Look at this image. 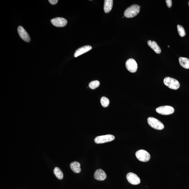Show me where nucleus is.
Returning a JSON list of instances; mask_svg holds the SVG:
<instances>
[{
    "instance_id": "obj_1",
    "label": "nucleus",
    "mask_w": 189,
    "mask_h": 189,
    "mask_svg": "<svg viewBox=\"0 0 189 189\" xmlns=\"http://www.w3.org/2000/svg\"><path fill=\"white\" fill-rule=\"evenodd\" d=\"M141 7L136 4H134L126 9L124 12V17L127 18H132L139 13Z\"/></svg>"
},
{
    "instance_id": "obj_2",
    "label": "nucleus",
    "mask_w": 189,
    "mask_h": 189,
    "mask_svg": "<svg viewBox=\"0 0 189 189\" xmlns=\"http://www.w3.org/2000/svg\"><path fill=\"white\" fill-rule=\"evenodd\" d=\"M164 83L170 89L173 90L178 89L180 86V83L178 80L170 77H166L164 80Z\"/></svg>"
},
{
    "instance_id": "obj_3",
    "label": "nucleus",
    "mask_w": 189,
    "mask_h": 189,
    "mask_svg": "<svg viewBox=\"0 0 189 189\" xmlns=\"http://www.w3.org/2000/svg\"><path fill=\"white\" fill-rule=\"evenodd\" d=\"M147 123L151 127L157 130H162L164 126L162 123L155 118L149 117L148 118Z\"/></svg>"
},
{
    "instance_id": "obj_4",
    "label": "nucleus",
    "mask_w": 189,
    "mask_h": 189,
    "mask_svg": "<svg viewBox=\"0 0 189 189\" xmlns=\"http://www.w3.org/2000/svg\"><path fill=\"white\" fill-rule=\"evenodd\" d=\"M135 156L140 161L144 162L149 161L151 158L150 154L149 153L144 149H140L137 151L135 153Z\"/></svg>"
},
{
    "instance_id": "obj_5",
    "label": "nucleus",
    "mask_w": 189,
    "mask_h": 189,
    "mask_svg": "<svg viewBox=\"0 0 189 189\" xmlns=\"http://www.w3.org/2000/svg\"><path fill=\"white\" fill-rule=\"evenodd\" d=\"M156 111L159 114L168 115L172 114L174 112V108L172 107L165 105V106H161L156 108Z\"/></svg>"
},
{
    "instance_id": "obj_6",
    "label": "nucleus",
    "mask_w": 189,
    "mask_h": 189,
    "mask_svg": "<svg viewBox=\"0 0 189 189\" xmlns=\"http://www.w3.org/2000/svg\"><path fill=\"white\" fill-rule=\"evenodd\" d=\"M115 139V137L114 135H107L97 137L94 139V141L97 144H100L113 141Z\"/></svg>"
},
{
    "instance_id": "obj_7",
    "label": "nucleus",
    "mask_w": 189,
    "mask_h": 189,
    "mask_svg": "<svg viewBox=\"0 0 189 189\" xmlns=\"http://www.w3.org/2000/svg\"><path fill=\"white\" fill-rule=\"evenodd\" d=\"M127 70L132 73L136 72L138 69V65L136 61L133 59L127 60L125 63Z\"/></svg>"
},
{
    "instance_id": "obj_8",
    "label": "nucleus",
    "mask_w": 189,
    "mask_h": 189,
    "mask_svg": "<svg viewBox=\"0 0 189 189\" xmlns=\"http://www.w3.org/2000/svg\"><path fill=\"white\" fill-rule=\"evenodd\" d=\"M126 177L128 182L132 185H138L141 182V179L135 173L132 172L129 173H127Z\"/></svg>"
},
{
    "instance_id": "obj_9",
    "label": "nucleus",
    "mask_w": 189,
    "mask_h": 189,
    "mask_svg": "<svg viewBox=\"0 0 189 189\" xmlns=\"http://www.w3.org/2000/svg\"><path fill=\"white\" fill-rule=\"evenodd\" d=\"M51 23L57 27H63L67 25V21L65 19L60 17H58L52 19Z\"/></svg>"
},
{
    "instance_id": "obj_10",
    "label": "nucleus",
    "mask_w": 189,
    "mask_h": 189,
    "mask_svg": "<svg viewBox=\"0 0 189 189\" xmlns=\"http://www.w3.org/2000/svg\"><path fill=\"white\" fill-rule=\"evenodd\" d=\"M18 33L20 37L25 42H29L30 41L29 34L23 27L19 26L18 28Z\"/></svg>"
},
{
    "instance_id": "obj_11",
    "label": "nucleus",
    "mask_w": 189,
    "mask_h": 189,
    "mask_svg": "<svg viewBox=\"0 0 189 189\" xmlns=\"http://www.w3.org/2000/svg\"><path fill=\"white\" fill-rule=\"evenodd\" d=\"M94 176V178L97 180L103 181L106 179L107 174L103 170L99 169L95 171Z\"/></svg>"
},
{
    "instance_id": "obj_12",
    "label": "nucleus",
    "mask_w": 189,
    "mask_h": 189,
    "mask_svg": "<svg viewBox=\"0 0 189 189\" xmlns=\"http://www.w3.org/2000/svg\"><path fill=\"white\" fill-rule=\"evenodd\" d=\"M92 47L89 45H86L82 47L81 48L78 49L75 51L74 54V56L75 58L87 52L92 49Z\"/></svg>"
},
{
    "instance_id": "obj_13",
    "label": "nucleus",
    "mask_w": 189,
    "mask_h": 189,
    "mask_svg": "<svg viewBox=\"0 0 189 189\" xmlns=\"http://www.w3.org/2000/svg\"><path fill=\"white\" fill-rule=\"evenodd\" d=\"M147 44L156 53L159 54L161 52L160 47L155 41H148Z\"/></svg>"
},
{
    "instance_id": "obj_14",
    "label": "nucleus",
    "mask_w": 189,
    "mask_h": 189,
    "mask_svg": "<svg viewBox=\"0 0 189 189\" xmlns=\"http://www.w3.org/2000/svg\"><path fill=\"white\" fill-rule=\"evenodd\" d=\"M71 169L76 173H79L81 172V165L78 162H74L70 164Z\"/></svg>"
},
{
    "instance_id": "obj_15",
    "label": "nucleus",
    "mask_w": 189,
    "mask_h": 189,
    "mask_svg": "<svg viewBox=\"0 0 189 189\" xmlns=\"http://www.w3.org/2000/svg\"><path fill=\"white\" fill-rule=\"evenodd\" d=\"M113 0H105L104 3V10L105 13H108L111 11L113 6Z\"/></svg>"
},
{
    "instance_id": "obj_16",
    "label": "nucleus",
    "mask_w": 189,
    "mask_h": 189,
    "mask_svg": "<svg viewBox=\"0 0 189 189\" xmlns=\"http://www.w3.org/2000/svg\"><path fill=\"white\" fill-rule=\"evenodd\" d=\"M179 60L180 64L182 67L185 69H189V59L188 58L180 57Z\"/></svg>"
},
{
    "instance_id": "obj_17",
    "label": "nucleus",
    "mask_w": 189,
    "mask_h": 189,
    "mask_svg": "<svg viewBox=\"0 0 189 189\" xmlns=\"http://www.w3.org/2000/svg\"><path fill=\"white\" fill-rule=\"evenodd\" d=\"M54 173L58 179L61 180L64 178V174L62 171L58 167H56L54 168Z\"/></svg>"
},
{
    "instance_id": "obj_18",
    "label": "nucleus",
    "mask_w": 189,
    "mask_h": 189,
    "mask_svg": "<svg viewBox=\"0 0 189 189\" xmlns=\"http://www.w3.org/2000/svg\"><path fill=\"white\" fill-rule=\"evenodd\" d=\"M100 85V82L98 81L97 80H96V81H91L90 83H89V86L90 88V89H95L96 88H97L99 87Z\"/></svg>"
},
{
    "instance_id": "obj_19",
    "label": "nucleus",
    "mask_w": 189,
    "mask_h": 189,
    "mask_svg": "<svg viewBox=\"0 0 189 189\" xmlns=\"http://www.w3.org/2000/svg\"><path fill=\"white\" fill-rule=\"evenodd\" d=\"M109 100L107 98L105 97H102L101 100V103L102 106L104 107H107L109 104Z\"/></svg>"
},
{
    "instance_id": "obj_20",
    "label": "nucleus",
    "mask_w": 189,
    "mask_h": 189,
    "mask_svg": "<svg viewBox=\"0 0 189 189\" xmlns=\"http://www.w3.org/2000/svg\"><path fill=\"white\" fill-rule=\"evenodd\" d=\"M178 32L181 37H184L186 35V32L185 29L182 26L180 25H177Z\"/></svg>"
},
{
    "instance_id": "obj_21",
    "label": "nucleus",
    "mask_w": 189,
    "mask_h": 189,
    "mask_svg": "<svg viewBox=\"0 0 189 189\" xmlns=\"http://www.w3.org/2000/svg\"><path fill=\"white\" fill-rule=\"evenodd\" d=\"M166 2L167 6L169 8H171L172 6V1L171 0H166Z\"/></svg>"
},
{
    "instance_id": "obj_22",
    "label": "nucleus",
    "mask_w": 189,
    "mask_h": 189,
    "mask_svg": "<svg viewBox=\"0 0 189 189\" xmlns=\"http://www.w3.org/2000/svg\"><path fill=\"white\" fill-rule=\"evenodd\" d=\"M48 1H49L50 4L52 5H55L58 3V0H49Z\"/></svg>"
},
{
    "instance_id": "obj_23",
    "label": "nucleus",
    "mask_w": 189,
    "mask_h": 189,
    "mask_svg": "<svg viewBox=\"0 0 189 189\" xmlns=\"http://www.w3.org/2000/svg\"><path fill=\"white\" fill-rule=\"evenodd\" d=\"M168 47H170V46H168Z\"/></svg>"
},
{
    "instance_id": "obj_24",
    "label": "nucleus",
    "mask_w": 189,
    "mask_h": 189,
    "mask_svg": "<svg viewBox=\"0 0 189 189\" xmlns=\"http://www.w3.org/2000/svg\"><path fill=\"white\" fill-rule=\"evenodd\" d=\"M188 5L189 6V2H188Z\"/></svg>"
}]
</instances>
